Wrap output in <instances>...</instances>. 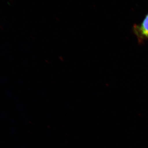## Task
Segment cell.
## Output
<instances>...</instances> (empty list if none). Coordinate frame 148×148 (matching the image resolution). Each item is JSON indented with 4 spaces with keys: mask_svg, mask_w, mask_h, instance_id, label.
Wrapping results in <instances>:
<instances>
[{
    "mask_svg": "<svg viewBox=\"0 0 148 148\" xmlns=\"http://www.w3.org/2000/svg\"><path fill=\"white\" fill-rule=\"evenodd\" d=\"M132 32L137 37L140 44L148 40V13L141 24L133 25Z\"/></svg>",
    "mask_w": 148,
    "mask_h": 148,
    "instance_id": "6da1fadb",
    "label": "cell"
}]
</instances>
